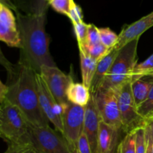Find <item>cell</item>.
<instances>
[{
	"mask_svg": "<svg viewBox=\"0 0 153 153\" xmlns=\"http://www.w3.org/2000/svg\"><path fill=\"white\" fill-rule=\"evenodd\" d=\"M47 10L33 13L16 12V25L21 40L18 64L39 73L42 66L56 67L49 48L46 33Z\"/></svg>",
	"mask_w": 153,
	"mask_h": 153,
	"instance_id": "obj_1",
	"label": "cell"
},
{
	"mask_svg": "<svg viewBox=\"0 0 153 153\" xmlns=\"http://www.w3.org/2000/svg\"><path fill=\"white\" fill-rule=\"evenodd\" d=\"M36 73L31 67L18 64L16 73L8 80L6 100L22 112L31 126H45L49 121L40 107Z\"/></svg>",
	"mask_w": 153,
	"mask_h": 153,
	"instance_id": "obj_2",
	"label": "cell"
},
{
	"mask_svg": "<svg viewBox=\"0 0 153 153\" xmlns=\"http://www.w3.org/2000/svg\"><path fill=\"white\" fill-rule=\"evenodd\" d=\"M138 41L139 39H135L119 49V53L100 89L117 90L122 85L131 82L133 70L137 64Z\"/></svg>",
	"mask_w": 153,
	"mask_h": 153,
	"instance_id": "obj_3",
	"label": "cell"
},
{
	"mask_svg": "<svg viewBox=\"0 0 153 153\" xmlns=\"http://www.w3.org/2000/svg\"><path fill=\"white\" fill-rule=\"evenodd\" d=\"M0 138L7 144L31 140L30 123L22 112L6 99L0 105Z\"/></svg>",
	"mask_w": 153,
	"mask_h": 153,
	"instance_id": "obj_4",
	"label": "cell"
},
{
	"mask_svg": "<svg viewBox=\"0 0 153 153\" xmlns=\"http://www.w3.org/2000/svg\"><path fill=\"white\" fill-rule=\"evenodd\" d=\"M115 91L117 96L123 131L127 134L144 126L146 120L137 111V105L133 97L131 82L122 85Z\"/></svg>",
	"mask_w": 153,
	"mask_h": 153,
	"instance_id": "obj_5",
	"label": "cell"
},
{
	"mask_svg": "<svg viewBox=\"0 0 153 153\" xmlns=\"http://www.w3.org/2000/svg\"><path fill=\"white\" fill-rule=\"evenodd\" d=\"M30 138L40 153L70 152V146L64 135L49 125L34 126L30 124Z\"/></svg>",
	"mask_w": 153,
	"mask_h": 153,
	"instance_id": "obj_6",
	"label": "cell"
},
{
	"mask_svg": "<svg viewBox=\"0 0 153 153\" xmlns=\"http://www.w3.org/2000/svg\"><path fill=\"white\" fill-rule=\"evenodd\" d=\"M85 107L68 102L63 109V135L70 146V150L77 149V143L83 132Z\"/></svg>",
	"mask_w": 153,
	"mask_h": 153,
	"instance_id": "obj_7",
	"label": "cell"
},
{
	"mask_svg": "<svg viewBox=\"0 0 153 153\" xmlns=\"http://www.w3.org/2000/svg\"><path fill=\"white\" fill-rule=\"evenodd\" d=\"M93 95L102 120L119 131L122 130L116 91L113 89H100Z\"/></svg>",
	"mask_w": 153,
	"mask_h": 153,
	"instance_id": "obj_8",
	"label": "cell"
},
{
	"mask_svg": "<svg viewBox=\"0 0 153 153\" xmlns=\"http://www.w3.org/2000/svg\"><path fill=\"white\" fill-rule=\"evenodd\" d=\"M39 73L57 102L64 108L69 102L67 98V91L69 85L73 82L71 76L63 73L57 66H42Z\"/></svg>",
	"mask_w": 153,
	"mask_h": 153,
	"instance_id": "obj_9",
	"label": "cell"
},
{
	"mask_svg": "<svg viewBox=\"0 0 153 153\" xmlns=\"http://www.w3.org/2000/svg\"><path fill=\"white\" fill-rule=\"evenodd\" d=\"M35 76L40 107L49 122L53 124L55 129L63 134L64 130L61 115L64 108L55 100L40 73H36Z\"/></svg>",
	"mask_w": 153,
	"mask_h": 153,
	"instance_id": "obj_10",
	"label": "cell"
},
{
	"mask_svg": "<svg viewBox=\"0 0 153 153\" xmlns=\"http://www.w3.org/2000/svg\"><path fill=\"white\" fill-rule=\"evenodd\" d=\"M100 120L101 118L96 105L94 97L93 94H91L89 102L85 106L83 131L88 137L93 153L97 152V141Z\"/></svg>",
	"mask_w": 153,
	"mask_h": 153,
	"instance_id": "obj_11",
	"label": "cell"
},
{
	"mask_svg": "<svg viewBox=\"0 0 153 153\" xmlns=\"http://www.w3.org/2000/svg\"><path fill=\"white\" fill-rule=\"evenodd\" d=\"M153 27V11L143 16L136 22L126 25L118 34V40L114 49H120L127 43L135 39H140V36Z\"/></svg>",
	"mask_w": 153,
	"mask_h": 153,
	"instance_id": "obj_12",
	"label": "cell"
},
{
	"mask_svg": "<svg viewBox=\"0 0 153 153\" xmlns=\"http://www.w3.org/2000/svg\"><path fill=\"white\" fill-rule=\"evenodd\" d=\"M119 130L100 120L97 153H115L118 146Z\"/></svg>",
	"mask_w": 153,
	"mask_h": 153,
	"instance_id": "obj_13",
	"label": "cell"
},
{
	"mask_svg": "<svg viewBox=\"0 0 153 153\" xmlns=\"http://www.w3.org/2000/svg\"><path fill=\"white\" fill-rule=\"evenodd\" d=\"M118 53H119V49L113 48L108 55H106L104 58H102L99 61L98 64H97L96 73L94 75V79H93L91 88H90L91 93L94 94L100 89L106 74L110 70L111 67L113 64L114 60L116 59Z\"/></svg>",
	"mask_w": 153,
	"mask_h": 153,
	"instance_id": "obj_14",
	"label": "cell"
},
{
	"mask_svg": "<svg viewBox=\"0 0 153 153\" xmlns=\"http://www.w3.org/2000/svg\"><path fill=\"white\" fill-rule=\"evenodd\" d=\"M79 55H80L82 84L90 89L94 75L96 73L98 62L91 58L82 47H79Z\"/></svg>",
	"mask_w": 153,
	"mask_h": 153,
	"instance_id": "obj_15",
	"label": "cell"
},
{
	"mask_svg": "<svg viewBox=\"0 0 153 153\" xmlns=\"http://www.w3.org/2000/svg\"><path fill=\"white\" fill-rule=\"evenodd\" d=\"M91 91L82 83L71 82L67 91V100L77 105L85 107L91 98Z\"/></svg>",
	"mask_w": 153,
	"mask_h": 153,
	"instance_id": "obj_16",
	"label": "cell"
},
{
	"mask_svg": "<svg viewBox=\"0 0 153 153\" xmlns=\"http://www.w3.org/2000/svg\"><path fill=\"white\" fill-rule=\"evenodd\" d=\"M131 84V91L137 105L143 102L153 86V76H145Z\"/></svg>",
	"mask_w": 153,
	"mask_h": 153,
	"instance_id": "obj_17",
	"label": "cell"
},
{
	"mask_svg": "<svg viewBox=\"0 0 153 153\" xmlns=\"http://www.w3.org/2000/svg\"><path fill=\"white\" fill-rule=\"evenodd\" d=\"M13 3L17 11L23 13H33L48 10L49 4L45 0H13Z\"/></svg>",
	"mask_w": 153,
	"mask_h": 153,
	"instance_id": "obj_18",
	"label": "cell"
},
{
	"mask_svg": "<svg viewBox=\"0 0 153 153\" xmlns=\"http://www.w3.org/2000/svg\"><path fill=\"white\" fill-rule=\"evenodd\" d=\"M0 41L10 47H16L20 49L21 40L18 29H13L0 22Z\"/></svg>",
	"mask_w": 153,
	"mask_h": 153,
	"instance_id": "obj_19",
	"label": "cell"
},
{
	"mask_svg": "<svg viewBox=\"0 0 153 153\" xmlns=\"http://www.w3.org/2000/svg\"><path fill=\"white\" fill-rule=\"evenodd\" d=\"M145 76H153V54L144 61L136 64L131 76V83Z\"/></svg>",
	"mask_w": 153,
	"mask_h": 153,
	"instance_id": "obj_20",
	"label": "cell"
},
{
	"mask_svg": "<svg viewBox=\"0 0 153 153\" xmlns=\"http://www.w3.org/2000/svg\"><path fill=\"white\" fill-rule=\"evenodd\" d=\"M4 153H40L31 140L18 143L7 144V149Z\"/></svg>",
	"mask_w": 153,
	"mask_h": 153,
	"instance_id": "obj_21",
	"label": "cell"
},
{
	"mask_svg": "<svg viewBox=\"0 0 153 153\" xmlns=\"http://www.w3.org/2000/svg\"><path fill=\"white\" fill-rule=\"evenodd\" d=\"M135 131L126 134L118 144L117 153H135Z\"/></svg>",
	"mask_w": 153,
	"mask_h": 153,
	"instance_id": "obj_22",
	"label": "cell"
},
{
	"mask_svg": "<svg viewBox=\"0 0 153 153\" xmlns=\"http://www.w3.org/2000/svg\"><path fill=\"white\" fill-rule=\"evenodd\" d=\"M100 41L105 46L109 49H112L118 40V34L114 32L109 28H99Z\"/></svg>",
	"mask_w": 153,
	"mask_h": 153,
	"instance_id": "obj_23",
	"label": "cell"
},
{
	"mask_svg": "<svg viewBox=\"0 0 153 153\" xmlns=\"http://www.w3.org/2000/svg\"><path fill=\"white\" fill-rule=\"evenodd\" d=\"M79 47H80V46H79ZM82 48L85 49V52H87V54L91 58H92L93 59L97 61V62H99L102 58H104L111 50V49H108L102 43H97V44L95 45H92V46H85V47Z\"/></svg>",
	"mask_w": 153,
	"mask_h": 153,
	"instance_id": "obj_24",
	"label": "cell"
},
{
	"mask_svg": "<svg viewBox=\"0 0 153 153\" xmlns=\"http://www.w3.org/2000/svg\"><path fill=\"white\" fill-rule=\"evenodd\" d=\"M137 111L145 120L153 116V86L144 101L137 105Z\"/></svg>",
	"mask_w": 153,
	"mask_h": 153,
	"instance_id": "obj_25",
	"label": "cell"
},
{
	"mask_svg": "<svg viewBox=\"0 0 153 153\" xmlns=\"http://www.w3.org/2000/svg\"><path fill=\"white\" fill-rule=\"evenodd\" d=\"M49 4L58 13L68 16L75 1L74 0H51Z\"/></svg>",
	"mask_w": 153,
	"mask_h": 153,
	"instance_id": "obj_26",
	"label": "cell"
},
{
	"mask_svg": "<svg viewBox=\"0 0 153 153\" xmlns=\"http://www.w3.org/2000/svg\"><path fill=\"white\" fill-rule=\"evenodd\" d=\"M0 22L7 27L13 29H17L16 19L12 12V10L4 5L3 6L2 10L0 13Z\"/></svg>",
	"mask_w": 153,
	"mask_h": 153,
	"instance_id": "obj_27",
	"label": "cell"
},
{
	"mask_svg": "<svg viewBox=\"0 0 153 153\" xmlns=\"http://www.w3.org/2000/svg\"><path fill=\"white\" fill-rule=\"evenodd\" d=\"M74 28L75 34L78 41V45L80 47H84L86 43L87 34H88V24L85 23L84 21H82L78 23L73 24Z\"/></svg>",
	"mask_w": 153,
	"mask_h": 153,
	"instance_id": "obj_28",
	"label": "cell"
},
{
	"mask_svg": "<svg viewBox=\"0 0 153 153\" xmlns=\"http://www.w3.org/2000/svg\"><path fill=\"white\" fill-rule=\"evenodd\" d=\"M145 126L137 128L135 131V153H146V143Z\"/></svg>",
	"mask_w": 153,
	"mask_h": 153,
	"instance_id": "obj_29",
	"label": "cell"
},
{
	"mask_svg": "<svg viewBox=\"0 0 153 153\" xmlns=\"http://www.w3.org/2000/svg\"><path fill=\"white\" fill-rule=\"evenodd\" d=\"M100 43H101V41H100V33H99V28H97L94 24H88V34H87L85 46H92Z\"/></svg>",
	"mask_w": 153,
	"mask_h": 153,
	"instance_id": "obj_30",
	"label": "cell"
},
{
	"mask_svg": "<svg viewBox=\"0 0 153 153\" xmlns=\"http://www.w3.org/2000/svg\"><path fill=\"white\" fill-rule=\"evenodd\" d=\"M0 65L2 66L5 69L6 71H7L8 80L11 79L13 76L15 75V73H16V65H13L11 62H10L7 59V58L3 54L1 47H0Z\"/></svg>",
	"mask_w": 153,
	"mask_h": 153,
	"instance_id": "obj_31",
	"label": "cell"
},
{
	"mask_svg": "<svg viewBox=\"0 0 153 153\" xmlns=\"http://www.w3.org/2000/svg\"><path fill=\"white\" fill-rule=\"evenodd\" d=\"M77 149L80 153H93L88 137L84 131L81 134L78 140Z\"/></svg>",
	"mask_w": 153,
	"mask_h": 153,
	"instance_id": "obj_32",
	"label": "cell"
},
{
	"mask_svg": "<svg viewBox=\"0 0 153 153\" xmlns=\"http://www.w3.org/2000/svg\"><path fill=\"white\" fill-rule=\"evenodd\" d=\"M67 16L70 18L73 24H76L83 21V13H82V9L76 3L72 7L71 10H70Z\"/></svg>",
	"mask_w": 153,
	"mask_h": 153,
	"instance_id": "obj_33",
	"label": "cell"
},
{
	"mask_svg": "<svg viewBox=\"0 0 153 153\" xmlns=\"http://www.w3.org/2000/svg\"><path fill=\"white\" fill-rule=\"evenodd\" d=\"M7 93V85H4L0 80V105L5 100Z\"/></svg>",
	"mask_w": 153,
	"mask_h": 153,
	"instance_id": "obj_34",
	"label": "cell"
},
{
	"mask_svg": "<svg viewBox=\"0 0 153 153\" xmlns=\"http://www.w3.org/2000/svg\"><path fill=\"white\" fill-rule=\"evenodd\" d=\"M146 123L148 124V126H149V128H151L153 134V120H146Z\"/></svg>",
	"mask_w": 153,
	"mask_h": 153,
	"instance_id": "obj_35",
	"label": "cell"
},
{
	"mask_svg": "<svg viewBox=\"0 0 153 153\" xmlns=\"http://www.w3.org/2000/svg\"><path fill=\"white\" fill-rule=\"evenodd\" d=\"M149 129H150V138H151V142H152V153H153V134H152V130H151L150 128H149Z\"/></svg>",
	"mask_w": 153,
	"mask_h": 153,
	"instance_id": "obj_36",
	"label": "cell"
},
{
	"mask_svg": "<svg viewBox=\"0 0 153 153\" xmlns=\"http://www.w3.org/2000/svg\"><path fill=\"white\" fill-rule=\"evenodd\" d=\"M69 153H80L79 151L78 150V149H70V152Z\"/></svg>",
	"mask_w": 153,
	"mask_h": 153,
	"instance_id": "obj_37",
	"label": "cell"
},
{
	"mask_svg": "<svg viewBox=\"0 0 153 153\" xmlns=\"http://www.w3.org/2000/svg\"><path fill=\"white\" fill-rule=\"evenodd\" d=\"M3 6H4V4H3L2 3H1V1H0V13H1V10H2V8H3Z\"/></svg>",
	"mask_w": 153,
	"mask_h": 153,
	"instance_id": "obj_38",
	"label": "cell"
},
{
	"mask_svg": "<svg viewBox=\"0 0 153 153\" xmlns=\"http://www.w3.org/2000/svg\"><path fill=\"white\" fill-rule=\"evenodd\" d=\"M148 120H153V116L149 118V119H148Z\"/></svg>",
	"mask_w": 153,
	"mask_h": 153,
	"instance_id": "obj_39",
	"label": "cell"
},
{
	"mask_svg": "<svg viewBox=\"0 0 153 153\" xmlns=\"http://www.w3.org/2000/svg\"><path fill=\"white\" fill-rule=\"evenodd\" d=\"M45 1H48V2H49V1H50L51 0H45Z\"/></svg>",
	"mask_w": 153,
	"mask_h": 153,
	"instance_id": "obj_40",
	"label": "cell"
}]
</instances>
